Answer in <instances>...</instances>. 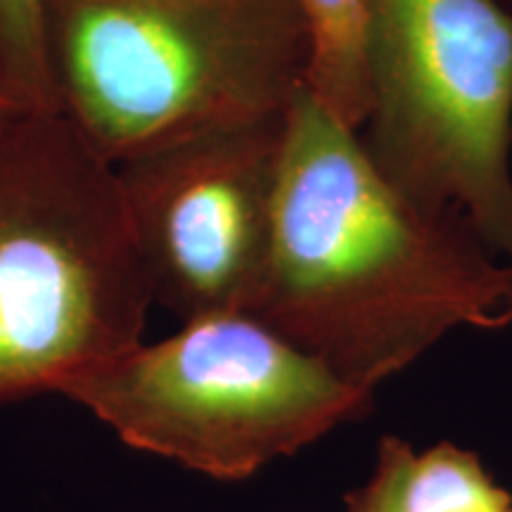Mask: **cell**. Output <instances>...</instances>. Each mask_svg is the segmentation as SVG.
<instances>
[{"mask_svg":"<svg viewBox=\"0 0 512 512\" xmlns=\"http://www.w3.org/2000/svg\"><path fill=\"white\" fill-rule=\"evenodd\" d=\"M0 64L34 107H48L46 0H0Z\"/></svg>","mask_w":512,"mask_h":512,"instance_id":"cell-9","label":"cell"},{"mask_svg":"<svg viewBox=\"0 0 512 512\" xmlns=\"http://www.w3.org/2000/svg\"><path fill=\"white\" fill-rule=\"evenodd\" d=\"M309 27L306 88L325 110L361 131L368 114L373 0H299Z\"/></svg>","mask_w":512,"mask_h":512,"instance_id":"cell-8","label":"cell"},{"mask_svg":"<svg viewBox=\"0 0 512 512\" xmlns=\"http://www.w3.org/2000/svg\"><path fill=\"white\" fill-rule=\"evenodd\" d=\"M358 133L396 190L512 266V8L373 0Z\"/></svg>","mask_w":512,"mask_h":512,"instance_id":"cell-5","label":"cell"},{"mask_svg":"<svg viewBox=\"0 0 512 512\" xmlns=\"http://www.w3.org/2000/svg\"><path fill=\"white\" fill-rule=\"evenodd\" d=\"M150 306L114 166L55 110L0 126V408L136 347Z\"/></svg>","mask_w":512,"mask_h":512,"instance_id":"cell-3","label":"cell"},{"mask_svg":"<svg viewBox=\"0 0 512 512\" xmlns=\"http://www.w3.org/2000/svg\"><path fill=\"white\" fill-rule=\"evenodd\" d=\"M27 110H31V107L24 102V98L17 91V86L12 83L8 72H5L3 64H0V126L8 124L10 119H15L17 114Z\"/></svg>","mask_w":512,"mask_h":512,"instance_id":"cell-10","label":"cell"},{"mask_svg":"<svg viewBox=\"0 0 512 512\" xmlns=\"http://www.w3.org/2000/svg\"><path fill=\"white\" fill-rule=\"evenodd\" d=\"M285 114L188 133L114 164L152 304L183 323L254 311Z\"/></svg>","mask_w":512,"mask_h":512,"instance_id":"cell-6","label":"cell"},{"mask_svg":"<svg viewBox=\"0 0 512 512\" xmlns=\"http://www.w3.org/2000/svg\"><path fill=\"white\" fill-rule=\"evenodd\" d=\"M503 5H508V8H512V0H501Z\"/></svg>","mask_w":512,"mask_h":512,"instance_id":"cell-11","label":"cell"},{"mask_svg":"<svg viewBox=\"0 0 512 512\" xmlns=\"http://www.w3.org/2000/svg\"><path fill=\"white\" fill-rule=\"evenodd\" d=\"M126 446L240 482L373 411L344 382L249 313L185 320L159 342L83 370L57 392Z\"/></svg>","mask_w":512,"mask_h":512,"instance_id":"cell-4","label":"cell"},{"mask_svg":"<svg viewBox=\"0 0 512 512\" xmlns=\"http://www.w3.org/2000/svg\"><path fill=\"white\" fill-rule=\"evenodd\" d=\"M55 110L112 166L283 117L309 72L299 0H46Z\"/></svg>","mask_w":512,"mask_h":512,"instance_id":"cell-2","label":"cell"},{"mask_svg":"<svg viewBox=\"0 0 512 512\" xmlns=\"http://www.w3.org/2000/svg\"><path fill=\"white\" fill-rule=\"evenodd\" d=\"M249 316L373 392L451 332L512 328V266L394 188L302 88L285 114L264 285Z\"/></svg>","mask_w":512,"mask_h":512,"instance_id":"cell-1","label":"cell"},{"mask_svg":"<svg viewBox=\"0 0 512 512\" xmlns=\"http://www.w3.org/2000/svg\"><path fill=\"white\" fill-rule=\"evenodd\" d=\"M347 512H512V496L477 453L446 441L415 451L382 437L373 475L347 496Z\"/></svg>","mask_w":512,"mask_h":512,"instance_id":"cell-7","label":"cell"}]
</instances>
